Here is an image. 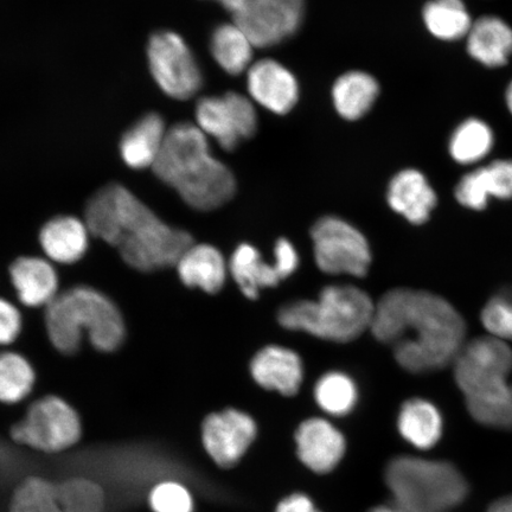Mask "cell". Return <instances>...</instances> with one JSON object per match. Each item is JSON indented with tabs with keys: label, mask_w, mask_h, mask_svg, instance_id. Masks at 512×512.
I'll return each instance as SVG.
<instances>
[{
	"label": "cell",
	"mask_w": 512,
	"mask_h": 512,
	"mask_svg": "<svg viewBox=\"0 0 512 512\" xmlns=\"http://www.w3.org/2000/svg\"><path fill=\"white\" fill-rule=\"evenodd\" d=\"M371 332L393 348L395 360L414 374L450 366L464 348L466 323L444 298L395 288L375 307Z\"/></svg>",
	"instance_id": "6da1fadb"
},
{
	"label": "cell",
	"mask_w": 512,
	"mask_h": 512,
	"mask_svg": "<svg viewBox=\"0 0 512 512\" xmlns=\"http://www.w3.org/2000/svg\"><path fill=\"white\" fill-rule=\"evenodd\" d=\"M89 233L118 249L125 264L139 272L176 266L194 245L191 235L166 224L120 184L102 188L88 201Z\"/></svg>",
	"instance_id": "7a4b0ae2"
},
{
	"label": "cell",
	"mask_w": 512,
	"mask_h": 512,
	"mask_svg": "<svg viewBox=\"0 0 512 512\" xmlns=\"http://www.w3.org/2000/svg\"><path fill=\"white\" fill-rule=\"evenodd\" d=\"M152 169L196 210L219 209L236 191L233 172L213 156L208 137L196 124L179 123L169 128Z\"/></svg>",
	"instance_id": "3957f363"
},
{
	"label": "cell",
	"mask_w": 512,
	"mask_h": 512,
	"mask_svg": "<svg viewBox=\"0 0 512 512\" xmlns=\"http://www.w3.org/2000/svg\"><path fill=\"white\" fill-rule=\"evenodd\" d=\"M512 349L494 337L466 343L454 361V377L472 418L486 427L512 430Z\"/></svg>",
	"instance_id": "277c9868"
},
{
	"label": "cell",
	"mask_w": 512,
	"mask_h": 512,
	"mask_svg": "<svg viewBox=\"0 0 512 512\" xmlns=\"http://www.w3.org/2000/svg\"><path fill=\"white\" fill-rule=\"evenodd\" d=\"M46 326L51 344L72 355L87 335L96 350L111 352L123 344V315L112 300L95 288L78 286L59 294L47 306Z\"/></svg>",
	"instance_id": "5b68a950"
},
{
	"label": "cell",
	"mask_w": 512,
	"mask_h": 512,
	"mask_svg": "<svg viewBox=\"0 0 512 512\" xmlns=\"http://www.w3.org/2000/svg\"><path fill=\"white\" fill-rule=\"evenodd\" d=\"M375 307L360 288L332 285L325 287L317 300H299L284 306L278 320L285 329L347 343L371 328Z\"/></svg>",
	"instance_id": "8992f818"
},
{
	"label": "cell",
	"mask_w": 512,
	"mask_h": 512,
	"mask_svg": "<svg viewBox=\"0 0 512 512\" xmlns=\"http://www.w3.org/2000/svg\"><path fill=\"white\" fill-rule=\"evenodd\" d=\"M386 479L395 505L405 512H452L469 495L463 473L439 460L395 458Z\"/></svg>",
	"instance_id": "52a82bcc"
},
{
	"label": "cell",
	"mask_w": 512,
	"mask_h": 512,
	"mask_svg": "<svg viewBox=\"0 0 512 512\" xmlns=\"http://www.w3.org/2000/svg\"><path fill=\"white\" fill-rule=\"evenodd\" d=\"M80 416L57 396H46L29 407L21 421L11 428L15 443L43 453H60L79 443Z\"/></svg>",
	"instance_id": "ba28073f"
},
{
	"label": "cell",
	"mask_w": 512,
	"mask_h": 512,
	"mask_svg": "<svg viewBox=\"0 0 512 512\" xmlns=\"http://www.w3.org/2000/svg\"><path fill=\"white\" fill-rule=\"evenodd\" d=\"M152 78L162 91L176 100H189L200 92L203 75L194 53L174 31H158L147 44Z\"/></svg>",
	"instance_id": "9c48e42d"
},
{
	"label": "cell",
	"mask_w": 512,
	"mask_h": 512,
	"mask_svg": "<svg viewBox=\"0 0 512 512\" xmlns=\"http://www.w3.org/2000/svg\"><path fill=\"white\" fill-rule=\"evenodd\" d=\"M320 271L364 277L371 264L369 243L348 222L335 216L320 219L311 232Z\"/></svg>",
	"instance_id": "30bf717a"
},
{
	"label": "cell",
	"mask_w": 512,
	"mask_h": 512,
	"mask_svg": "<svg viewBox=\"0 0 512 512\" xmlns=\"http://www.w3.org/2000/svg\"><path fill=\"white\" fill-rule=\"evenodd\" d=\"M195 118L197 127L226 151L235 150L258 130L254 102L236 92L202 98L197 102Z\"/></svg>",
	"instance_id": "8fae6325"
},
{
	"label": "cell",
	"mask_w": 512,
	"mask_h": 512,
	"mask_svg": "<svg viewBox=\"0 0 512 512\" xmlns=\"http://www.w3.org/2000/svg\"><path fill=\"white\" fill-rule=\"evenodd\" d=\"M305 0H248L233 16L255 48L278 46L302 27Z\"/></svg>",
	"instance_id": "7c38bea8"
},
{
	"label": "cell",
	"mask_w": 512,
	"mask_h": 512,
	"mask_svg": "<svg viewBox=\"0 0 512 512\" xmlns=\"http://www.w3.org/2000/svg\"><path fill=\"white\" fill-rule=\"evenodd\" d=\"M274 253L273 264H268L262 260L258 249L247 243L235 249L229 262V272L248 299L258 298L262 288L278 286L296 272L299 258L291 242L280 239Z\"/></svg>",
	"instance_id": "4fadbf2b"
},
{
	"label": "cell",
	"mask_w": 512,
	"mask_h": 512,
	"mask_svg": "<svg viewBox=\"0 0 512 512\" xmlns=\"http://www.w3.org/2000/svg\"><path fill=\"white\" fill-rule=\"evenodd\" d=\"M255 438V421L248 414L236 409L210 414L203 421L204 450L216 465L224 469L238 464Z\"/></svg>",
	"instance_id": "5bb4252c"
},
{
	"label": "cell",
	"mask_w": 512,
	"mask_h": 512,
	"mask_svg": "<svg viewBox=\"0 0 512 512\" xmlns=\"http://www.w3.org/2000/svg\"><path fill=\"white\" fill-rule=\"evenodd\" d=\"M247 88L254 104L278 115L290 113L299 99L296 76L272 59L254 62L248 69Z\"/></svg>",
	"instance_id": "9a60e30c"
},
{
	"label": "cell",
	"mask_w": 512,
	"mask_h": 512,
	"mask_svg": "<svg viewBox=\"0 0 512 512\" xmlns=\"http://www.w3.org/2000/svg\"><path fill=\"white\" fill-rule=\"evenodd\" d=\"M454 196L460 206L476 211L488 208L491 198L512 200V159L476 166L460 178Z\"/></svg>",
	"instance_id": "2e32d148"
},
{
	"label": "cell",
	"mask_w": 512,
	"mask_h": 512,
	"mask_svg": "<svg viewBox=\"0 0 512 512\" xmlns=\"http://www.w3.org/2000/svg\"><path fill=\"white\" fill-rule=\"evenodd\" d=\"M297 453L312 472L324 475L335 469L344 457V435L328 420L307 419L296 433Z\"/></svg>",
	"instance_id": "e0dca14e"
},
{
	"label": "cell",
	"mask_w": 512,
	"mask_h": 512,
	"mask_svg": "<svg viewBox=\"0 0 512 512\" xmlns=\"http://www.w3.org/2000/svg\"><path fill=\"white\" fill-rule=\"evenodd\" d=\"M466 51L485 68H504L512 57V27L502 17L480 16L466 38Z\"/></svg>",
	"instance_id": "ac0fdd59"
},
{
	"label": "cell",
	"mask_w": 512,
	"mask_h": 512,
	"mask_svg": "<svg viewBox=\"0 0 512 512\" xmlns=\"http://www.w3.org/2000/svg\"><path fill=\"white\" fill-rule=\"evenodd\" d=\"M387 200L390 208L413 224L430 220L438 197L427 177L420 170L406 169L389 183Z\"/></svg>",
	"instance_id": "d6986e66"
},
{
	"label": "cell",
	"mask_w": 512,
	"mask_h": 512,
	"mask_svg": "<svg viewBox=\"0 0 512 512\" xmlns=\"http://www.w3.org/2000/svg\"><path fill=\"white\" fill-rule=\"evenodd\" d=\"M253 379L262 388L281 395L298 393L303 382V362L296 352L271 345L258 352L251 363Z\"/></svg>",
	"instance_id": "ffe728a7"
},
{
	"label": "cell",
	"mask_w": 512,
	"mask_h": 512,
	"mask_svg": "<svg viewBox=\"0 0 512 512\" xmlns=\"http://www.w3.org/2000/svg\"><path fill=\"white\" fill-rule=\"evenodd\" d=\"M17 297L28 307L49 306L59 296V277L53 265L37 256H22L10 267Z\"/></svg>",
	"instance_id": "44dd1931"
},
{
	"label": "cell",
	"mask_w": 512,
	"mask_h": 512,
	"mask_svg": "<svg viewBox=\"0 0 512 512\" xmlns=\"http://www.w3.org/2000/svg\"><path fill=\"white\" fill-rule=\"evenodd\" d=\"M89 235L85 221L74 216H56L42 227L40 245L51 261L72 265L87 253Z\"/></svg>",
	"instance_id": "7402d4cb"
},
{
	"label": "cell",
	"mask_w": 512,
	"mask_h": 512,
	"mask_svg": "<svg viewBox=\"0 0 512 512\" xmlns=\"http://www.w3.org/2000/svg\"><path fill=\"white\" fill-rule=\"evenodd\" d=\"M168 131L164 119L159 114L144 115L125 132L121 139V158L131 169L153 168L162 151Z\"/></svg>",
	"instance_id": "603a6c76"
},
{
	"label": "cell",
	"mask_w": 512,
	"mask_h": 512,
	"mask_svg": "<svg viewBox=\"0 0 512 512\" xmlns=\"http://www.w3.org/2000/svg\"><path fill=\"white\" fill-rule=\"evenodd\" d=\"M179 279L190 288H201L207 293L221 290L227 278L223 255L210 245H192L176 265Z\"/></svg>",
	"instance_id": "cb8c5ba5"
},
{
	"label": "cell",
	"mask_w": 512,
	"mask_h": 512,
	"mask_svg": "<svg viewBox=\"0 0 512 512\" xmlns=\"http://www.w3.org/2000/svg\"><path fill=\"white\" fill-rule=\"evenodd\" d=\"M380 86L373 75L352 70L337 79L332 88L336 111L345 120L355 121L366 115L379 98Z\"/></svg>",
	"instance_id": "d4e9b609"
},
{
	"label": "cell",
	"mask_w": 512,
	"mask_h": 512,
	"mask_svg": "<svg viewBox=\"0 0 512 512\" xmlns=\"http://www.w3.org/2000/svg\"><path fill=\"white\" fill-rule=\"evenodd\" d=\"M398 427L402 438L421 451L431 450L443 435V416L433 403L409 400L402 406Z\"/></svg>",
	"instance_id": "484cf974"
},
{
	"label": "cell",
	"mask_w": 512,
	"mask_h": 512,
	"mask_svg": "<svg viewBox=\"0 0 512 512\" xmlns=\"http://www.w3.org/2000/svg\"><path fill=\"white\" fill-rule=\"evenodd\" d=\"M495 132L480 118H469L460 123L448 140V153L453 162L463 166H479L495 147Z\"/></svg>",
	"instance_id": "4316f807"
},
{
	"label": "cell",
	"mask_w": 512,
	"mask_h": 512,
	"mask_svg": "<svg viewBox=\"0 0 512 512\" xmlns=\"http://www.w3.org/2000/svg\"><path fill=\"white\" fill-rule=\"evenodd\" d=\"M254 44L235 22L219 25L211 34L210 53L229 75L238 76L251 68Z\"/></svg>",
	"instance_id": "83f0119b"
},
{
	"label": "cell",
	"mask_w": 512,
	"mask_h": 512,
	"mask_svg": "<svg viewBox=\"0 0 512 512\" xmlns=\"http://www.w3.org/2000/svg\"><path fill=\"white\" fill-rule=\"evenodd\" d=\"M422 21L434 38L444 42L465 40L473 24L464 0H430L422 10Z\"/></svg>",
	"instance_id": "f1b7e54d"
},
{
	"label": "cell",
	"mask_w": 512,
	"mask_h": 512,
	"mask_svg": "<svg viewBox=\"0 0 512 512\" xmlns=\"http://www.w3.org/2000/svg\"><path fill=\"white\" fill-rule=\"evenodd\" d=\"M36 381L34 368L17 352L0 354V402L15 405L27 399Z\"/></svg>",
	"instance_id": "f546056e"
},
{
	"label": "cell",
	"mask_w": 512,
	"mask_h": 512,
	"mask_svg": "<svg viewBox=\"0 0 512 512\" xmlns=\"http://www.w3.org/2000/svg\"><path fill=\"white\" fill-rule=\"evenodd\" d=\"M315 398L325 413L334 416L347 415L357 402L356 384L348 375L332 371L320 377L315 388Z\"/></svg>",
	"instance_id": "4dcf8cb0"
},
{
	"label": "cell",
	"mask_w": 512,
	"mask_h": 512,
	"mask_svg": "<svg viewBox=\"0 0 512 512\" xmlns=\"http://www.w3.org/2000/svg\"><path fill=\"white\" fill-rule=\"evenodd\" d=\"M10 512H64L57 484L42 477L24 479L11 498Z\"/></svg>",
	"instance_id": "1f68e13d"
},
{
	"label": "cell",
	"mask_w": 512,
	"mask_h": 512,
	"mask_svg": "<svg viewBox=\"0 0 512 512\" xmlns=\"http://www.w3.org/2000/svg\"><path fill=\"white\" fill-rule=\"evenodd\" d=\"M57 492L64 512H105V491L91 479L64 480L57 484Z\"/></svg>",
	"instance_id": "d6a6232c"
},
{
	"label": "cell",
	"mask_w": 512,
	"mask_h": 512,
	"mask_svg": "<svg viewBox=\"0 0 512 512\" xmlns=\"http://www.w3.org/2000/svg\"><path fill=\"white\" fill-rule=\"evenodd\" d=\"M482 323L491 337L512 341V288L492 297L482 311Z\"/></svg>",
	"instance_id": "836d02e7"
},
{
	"label": "cell",
	"mask_w": 512,
	"mask_h": 512,
	"mask_svg": "<svg viewBox=\"0 0 512 512\" xmlns=\"http://www.w3.org/2000/svg\"><path fill=\"white\" fill-rule=\"evenodd\" d=\"M153 512H194L195 502L187 486L165 480L152 489L149 496Z\"/></svg>",
	"instance_id": "e575fe53"
},
{
	"label": "cell",
	"mask_w": 512,
	"mask_h": 512,
	"mask_svg": "<svg viewBox=\"0 0 512 512\" xmlns=\"http://www.w3.org/2000/svg\"><path fill=\"white\" fill-rule=\"evenodd\" d=\"M21 330V313L14 304L0 298V345L14 343Z\"/></svg>",
	"instance_id": "d590c367"
},
{
	"label": "cell",
	"mask_w": 512,
	"mask_h": 512,
	"mask_svg": "<svg viewBox=\"0 0 512 512\" xmlns=\"http://www.w3.org/2000/svg\"><path fill=\"white\" fill-rule=\"evenodd\" d=\"M275 512H322L313 503L309 496L304 494H293L283 499L278 504Z\"/></svg>",
	"instance_id": "8d00e7d4"
},
{
	"label": "cell",
	"mask_w": 512,
	"mask_h": 512,
	"mask_svg": "<svg viewBox=\"0 0 512 512\" xmlns=\"http://www.w3.org/2000/svg\"><path fill=\"white\" fill-rule=\"evenodd\" d=\"M215 2L221 4L224 10L234 16L247 4L248 0H215Z\"/></svg>",
	"instance_id": "74e56055"
},
{
	"label": "cell",
	"mask_w": 512,
	"mask_h": 512,
	"mask_svg": "<svg viewBox=\"0 0 512 512\" xmlns=\"http://www.w3.org/2000/svg\"><path fill=\"white\" fill-rule=\"evenodd\" d=\"M488 512H512V495L497 499L490 505Z\"/></svg>",
	"instance_id": "f35d334b"
},
{
	"label": "cell",
	"mask_w": 512,
	"mask_h": 512,
	"mask_svg": "<svg viewBox=\"0 0 512 512\" xmlns=\"http://www.w3.org/2000/svg\"><path fill=\"white\" fill-rule=\"evenodd\" d=\"M504 102L505 106H507L508 112L512 117V80L509 82L507 89H505Z\"/></svg>",
	"instance_id": "ab89813d"
},
{
	"label": "cell",
	"mask_w": 512,
	"mask_h": 512,
	"mask_svg": "<svg viewBox=\"0 0 512 512\" xmlns=\"http://www.w3.org/2000/svg\"><path fill=\"white\" fill-rule=\"evenodd\" d=\"M370 512H405L398 505H381V507H376Z\"/></svg>",
	"instance_id": "60d3db41"
}]
</instances>
